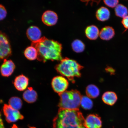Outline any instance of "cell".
Returning <instances> with one entry per match:
<instances>
[{
    "label": "cell",
    "instance_id": "1",
    "mask_svg": "<svg viewBox=\"0 0 128 128\" xmlns=\"http://www.w3.org/2000/svg\"><path fill=\"white\" fill-rule=\"evenodd\" d=\"M31 46L37 50V59L39 61L44 62L48 60L60 61L63 59L62 45L57 41L44 36L39 41L32 42Z\"/></svg>",
    "mask_w": 128,
    "mask_h": 128
},
{
    "label": "cell",
    "instance_id": "2",
    "mask_svg": "<svg viewBox=\"0 0 128 128\" xmlns=\"http://www.w3.org/2000/svg\"><path fill=\"white\" fill-rule=\"evenodd\" d=\"M85 120L79 110L60 108L53 121V128H86Z\"/></svg>",
    "mask_w": 128,
    "mask_h": 128
},
{
    "label": "cell",
    "instance_id": "3",
    "mask_svg": "<svg viewBox=\"0 0 128 128\" xmlns=\"http://www.w3.org/2000/svg\"><path fill=\"white\" fill-rule=\"evenodd\" d=\"M55 68L58 72L74 82L75 78L81 76L80 71L83 67L76 61L65 58L62 59Z\"/></svg>",
    "mask_w": 128,
    "mask_h": 128
},
{
    "label": "cell",
    "instance_id": "4",
    "mask_svg": "<svg viewBox=\"0 0 128 128\" xmlns=\"http://www.w3.org/2000/svg\"><path fill=\"white\" fill-rule=\"evenodd\" d=\"M59 95L60 97L59 104L60 108L79 110L82 96L78 91H65Z\"/></svg>",
    "mask_w": 128,
    "mask_h": 128
},
{
    "label": "cell",
    "instance_id": "5",
    "mask_svg": "<svg viewBox=\"0 0 128 128\" xmlns=\"http://www.w3.org/2000/svg\"><path fill=\"white\" fill-rule=\"evenodd\" d=\"M10 42L5 34L0 31V61L7 59L12 55Z\"/></svg>",
    "mask_w": 128,
    "mask_h": 128
},
{
    "label": "cell",
    "instance_id": "6",
    "mask_svg": "<svg viewBox=\"0 0 128 128\" xmlns=\"http://www.w3.org/2000/svg\"><path fill=\"white\" fill-rule=\"evenodd\" d=\"M3 110L6 121L8 123L15 122L19 120L24 119V116L18 110L14 109L7 104L4 105Z\"/></svg>",
    "mask_w": 128,
    "mask_h": 128
},
{
    "label": "cell",
    "instance_id": "7",
    "mask_svg": "<svg viewBox=\"0 0 128 128\" xmlns=\"http://www.w3.org/2000/svg\"><path fill=\"white\" fill-rule=\"evenodd\" d=\"M52 86L54 92L60 94L65 92L68 86V82L65 78L58 76L53 78Z\"/></svg>",
    "mask_w": 128,
    "mask_h": 128
},
{
    "label": "cell",
    "instance_id": "8",
    "mask_svg": "<svg viewBox=\"0 0 128 128\" xmlns=\"http://www.w3.org/2000/svg\"><path fill=\"white\" fill-rule=\"evenodd\" d=\"M57 14L53 11L48 10L44 12L42 17V20L45 24L48 26H52L57 23L58 20Z\"/></svg>",
    "mask_w": 128,
    "mask_h": 128
},
{
    "label": "cell",
    "instance_id": "9",
    "mask_svg": "<svg viewBox=\"0 0 128 128\" xmlns=\"http://www.w3.org/2000/svg\"><path fill=\"white\" fill-rule=\"evenodd\" d=\"M86 128H101L102 122L101 118L97 115L90 114L85 120Z\"/></svg>",
    "mask_w": 128,
    "mask_h": 128
},
{
    "label": "cell",
    "instance_id": "10",
    "mask_svg": "<svg viewBox=\"0 0 128 128\" xmlns=\"http://www.w3.org/2000/svg\"><path fill=\"white\" fill-rule=\"evenodd\" d=\"M16 68L14 62L11 60L6 59L0 67V72L2 76L8 77L12 75Z\"/></svg>",
    "mask_w": 128,
    "mask_h": 128
},
{
    "label": "cell",
    "instance_id": "11",
    "mask_svg": "<svg viewBox=\"0 0 128 128\" xmlns=\"http://www.w3.org/2000/svg\"><path fill=\"white\" fill-rule=\"evenodd\" d=\"M27 37L32 42H36L41 39L42 32L40 30L37 26H32L27 30Z\"/></svg>",
    "mask_w": 128,
    "mask_h": 128
},
{
    "label": "cell",
    "instance_id": "12",
    "mask_svg": "<svg viewBox=\"0 0 128 128\" xmlns=\"http://www.w3.org/2000/svg\"><path fill=\"white\" fill-rule=\"evenodd\" d=\"M29 79L23 74L16 77L14 82V86L17 90L23 91L26 88L28 84Z\"/></svg>",
    "mask_w": 128,
    "mask_h": 128
},
{
    "label": "cell",
    "instance_id": "13",
    "mask_svg": "<svg viewBox=\"0 0 128 128\" xmlns=\"http://www.w3.org/2000/svg\"><path fill=\"white\" fill-rule=\"evenodd\" d=\"M23 97L24 100L28 103H32L37 100L38 94L32 87H29L24 92Z\"/></svg>",
    "mask_w": 128,
    "mask_h": 128
},
{
    "label": "cell",
    "instance_id": "14",
    "mask_svg": "<svg viewBox=\"0 0 128 128\" xmlns=\"http://www.w3.org/2000/svg\"><path fill=\"white\" fill-rule=\"evenodd\" d=\"M115 32L111 27L106 26L102 28L100 32V38L104 40H109L114 36Z\"/></svg>",
    "mask_w": 128,
    "mask_h": 128
},
{
    "label": "cell",
    "instance_id": "15",
    "mask_svg": "<svg viewBox=\"0 0 128 128\" xmlns=\"http://www.w3.org/2000/svg\"><path fill=\"white\" fill-rule=\"evenodd\" d=\"M118 98L116 93L112 92H105L102 97V100L104 103L110 106L114 105L117 100Z\"/></svg>",
    "mask_w": 128,
    "mask_h": 128
},
{
    "label": "cell",
    "instance_id": "16",
    "mask_svg": "<svg viewBox=\"0 0 128 128\" xmlns=\"http://www.w3.org/2000/svg\"><path fill=\"white\" fill-rule=\"evenodd\" d=\"M85 33L86 36L89 39L96 40L100 36V32L98 28L95 25H90L86 28Z\"/></svg>",
    "mask_w": 128,
    "mask_h": 128
},
{
    "label": "cell",
    "instance_id": "17",
    "mask_svg": "<svg viewBox=\"0 0 128 128\" xmlns=\"http://www.w3.org/2000/svg\"><path fill=\"white\" fill-rule=\"evenodd\" d=\"M110 14V12L108 8L102 7L98 10L96 12V16L98 20L104 22L109 19Z\"/></svg>",
    "mask_w": 128,
    "mask_h": 128
},
{
    "label": "cell",
    "instance_id": "18",
    "mask_svg": "<svg viewBox=\"0 0 128 128\" xmlns=\"http://www.w3.org/2000/svg\"><path fill=\"white\" fill-rule=\"evenodd\" d=\"M24 55L28 60H34L37 58V50L36 48L33 46H29L25 50Z\"/></svg>",
    "mask_w": 128,
    "mask_h": 128
},
{
    "label": "cell",
    "instance_id": "19",
    "mask_svg": "<svg viewBox=\"0 0 128 128\" xmlns=\"http://www.w3.org/2000/svg\"><path fill=\"white\" fill-rule=\"evenodd\" d=\"M86 94L90 98H95L100 95V90L98 88L93 84L89 85L86 88Z\"/></svg>",
    "mask_w": 128,
    "mask_h": 128
},
{
    "label": "cell",
    "instance_id": "20",
    "mask_svg": "<svg viewBox=\"0 0 128 128\" xmlns=\"http://www.w3.org/2000/svg\"><path fill=\"white\" fill-rule=\"evenodd\" d=\"M9 105L12 108L16 110H18L22 108V102L20 98L13 97L10 99Z\"/></svg>",
    "mask_w": 128,
    "mask_h": 128
},
{
    "label": "cell",
    "instance_id": "21",
    "mask_svg": "<svg viewBox=\"0 0 128 128\" xmlns=\"http://www.w3.org/2000/svg\"><path fill=\"white\" fill-rule=\"evenodd\" d=\"M72 47L73 50L77 53L83 52L85 48V46L80 40L76 39L74 41L72 44Z\"/></svg>",
    "mask_w": 128,
    "mask_h": 128
},
{
    "label": "cell",
    "instance_id": "22",
    "mask_svg": "<svg viewBox=\"0 0 128 128\" xmlns=\"http://www.w3.org/2000/svg\"><path fill=\"white\" fill-rule=\"evenodd\" d=\"M115 14L118 17L124 18L128 16V11L127 8L122 4H118L115 8Z\"/></svg>",
    "mask_w": 128,
    "mask_h": 128
},
{
    "label": "cell",
    "instance_id": "23",
    "mask_svg": "<svg viewBox=\"0 0 128 128\" xmlns=\"http://www.w3.org/2000/svg\"><path fill=\"white\" fill-rule=\"evenodd\" d=\"M80 105L85 110H90L92 108L93 102L90 98L84 96L82 97Z\"/></svg>",
    "mask_w": 128,
    "mask_h": 128
},
{
    "label": "cell",
    "instance_id": "24",
    "mask_svg": "<svg viewBox=\"0 0 128 128\" xmlns=\"http://www.w3.org/2000/svg\"><path fill=\"white\" fill-rule=\"evenodd\" d=\"M104 2L105 4L107 6L112 8H116L118 5L119 2V1L118 0H106L104 1Z\"/></svg>",
    "mask_w": 128,
    "mask_h": 128
},
{
    "label": "cell",
    "instance_id": "25",
    "mask_svg": "<svg viewBox=\"0 0 128 128\" xmlns=\"http://www.w3.org/2000/svg\"><path fill=\"white\" fill-rule=\"evenodd\" d=\"M7 15L6 8L2 5L0 4V20H4Z\"/></svg>",
    "mask_w": 128,
    "mask_h": 128
},
{
    "label": "cell",
    "instance_id": "26",
    "mask_svg": "<svg viewBox=\"0 0 128 128\" xmlns=\"http://www.w3.org/2000/svg\"><path fill=\"white\" fill-rule=\"evenodd\" d=\"M122 22L124 28L128 29V16L123 18Z\"/></svg>",
    "mask_w": 128,
    "mask_h": 128
},
{
    "label": "cell",
    "instance_id": "27",
    "mask_svg": "<svg viewBox=\"0 0 128 128\" xmlns=\"http://www.w3.org/2000/svg\"><path fill=\"white\" fill-rule=\"evenodd\" d=\"M106 71L111 74H115V70L114 69L111 68V67H108L106 68Z\"/></svg>",
    "mask_w": 128,
    "mask_h": 128
},
{
    "label": "cell",
    "instance_id": "28",
    "mask_svg": "<svg viewBox=\"0 0 128 128\" xmlns=\"http://www.w3.org/2000/svg\"><path fill=\"white\" fill-rule=\"evenodd\" d=\"M1 116V112H0V128H5Z\"/></svg>",
    "mask_w": 128,
    "mask_h": 128
},
{
    "label": "cell",
    "instance_id": "29",
    "mask_svg": "<svg viewBox=\"0 0 128 128\" xmlns=\"http://www.w3.org/2000/svg\"><path fill=\"white\" fill-rule=\"evenodd\" d=\"M12 128H18L15 124H14Z\"/></svg>",
    "mask_w": 128,
    "mask_h": 128
},
{
    "label": "cell",
    "instance_id": "30",
    "mask_svg": "<svg viewBox=\"0 0 128 128\" xmlns=\"http://www.w3.org/2000/svg\"><path fill=\"white\" fill-rule=\"evenodd\" d=\"M30 128H35V127H31Z\"/></svg>",
    "mask_w": 128,
    "mask_h": 128
}]
</instances>
